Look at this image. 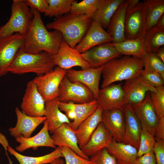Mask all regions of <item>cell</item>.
Returning a JSON list of instances; mask_svg holds the SVG:
<instances>
[{
	"label": "cell",
	"instance_id": "obj_35",
	"mask_svg": "<svg viewBox=\"0 0 164 164\" xmlns=\"http://www.w3.org/2000/svg\"><path fill=\"white\" fill-rule=\"evenodd\" d=\"M49 4L45 16L56 18L70 12L71 5L75 0H47Z\"/></svg>",
	"mask_w": 164,
	"mask_h": 164
},
{
	"label": "cell",
	"instance_id": "obj_10",
	"mask_svg": "<svg viewBox=\"0 0 164 164\" xmlns=\"http://www.w3.org/2000/svg\"><path fill=\"white\" fill-rule=\"evenodd\" d=\"M45 102L32 80L26 84L20 107L22 111L29 116H44Z\"/></svg>",
	"mask_w": 164,
	"mask_h": 164
},
{
	"label": "cell",
	"instance_id": "obj_34",
	"mask_svg": "<svg viewBox=\"0 0 164 164\" xmlns=\"http://www.w3.org/2000/svg\"><path fill=\"white\" fill-rule=\"evenodd\" d=\"M101 0H75L72 4L70 13L77 15H85L92 18Z\"/></svg>",
	"mask_w": 164,
	"mask_h": 164
},
{
	"label": "cell",
	"instance_id": "obj_9",
	"mask_svg": "<svg viewBox=\"0 0 164 164\" xmlns=\"http://www.w3.org/2000/svg\"><path fill=\"white\" fill-rule=\"evenodd\" d=\"M24 42L25 36L19 33L0 39V77L9 72L10 66Z\"/></svg>",
	"mask_w": 164,
	"mask_h": 164
},
{
	"label": "cell",
	"instance_id": "obj_28",
	"mask_svg": "<svg viewBox=\"0 0 164 164\" xmlns=\"http://www.w3.org/2000/svg\"><path fill=\"white\" fill-rule=\"evenodd\" d=\"M124 0H101L94 12L93 20L107 29L110 20L120 4Z\"/></svg>",
	"mask_w": 164,
	"mask_h": 164
},
{
	"label": "cell",
	"instance_id": "obj_25",
	"mask_svg": "<svg viewBox=\"0 0 164 164\" xmlns=\"http://www.w3.org/2000/svg\"><path fill=\"white\" fill-rule=\"evenodd\" d=\"M102 111V109L98 106L94 112L83 121L74 131L81 149L87 143L98 124L101 121Z\"/></svg>",
	"mask_w": 164,
	"mask_h": 164
},
{
	"label": "cell",
	"instance_id": "obj_36",
	"mask_svg": "<svg viewBox=\"0 0 164 164\" xmlns=\"http://www.w3.org/2000/svg\"><path fill=\"white\" fill-rule=\"evenodd\" d=\"M137 157L152 151L155 142L153 135L149 132L144 126H142Z\"/></svg>",
	"mask_w": 164,
	"mask_h": 164
},
{
	"label": "cell",
	"instance_id": "obj_47",
	"mask_svg": "<svg viewBox=\"0 0 164 164\" xmlns=\"http://www.w3.org/2000/svg\"><path fill=\"white\" fill-rule=\"evenodd\" d=\"M152 53L164 62V46L160 47Z\"/></svg>",
	"mask_w": 164,
	"mask_h": 164
},
{
	"label": "cell",
	"instance_id": "obj_13",
	"mask_svg": "<svg viewBox=\"0 0 164 164\" xmlns=\"http://www.w3.org/2000/svg\"><path fill=\"white\" fill-rule=\"evenodd\" d=\"M97 100L103 111L122 109L125 104L124 91L120 84H111L100 89Z\"/></svg>",
	"mask_w": 164,
	"mask_h": 164
},
{
	"label": "cell",
	"instance_id": "obj_16",
	"mask_svg": "<svg viewBox=\"0 0 164 164\" xmlns=\"http://www.w3.org/2000/svg\"><path fill=\"white\" fill-rule=\"evenodd\" d=\"M113 39L98 23L93 20L87 33L74 47L80 53L104 43H111Z\"/></svg>",
	"mask_w": 164,
	"mask_h": 164
},
{
	"label": "cell",
	"instance_id": "obj_43",
	"mask_svg": "<svg viewBox=\"0 0 164 164\" xmlns=\"http://www.w3.org/2000/svg\"><path fill=\"white\" fill-rule=\"evenodd\" d=\"M30 7L37 9L40 13H45L48 11L49 4L47 0H24Z\"/></svg>",
	"mask_w": 164,
	"mask_h": 164
},
{
	"label": "cell",
	"instance_id": "obj_14",
	"mask_svg": "<svg viewBox=\"0 0 164 164\" xmlns=\"http://www.w3.org/2000/svg\"><path fill=\"white\" fill-rule=\"evenodd\" d=\"M125 121V130L123 142L138 150L142 127L131 104H125L122 108Z\"/></svg>",
	"mask_w": 164,
	"mask_h": 164
},
{
	"label": "cell",
	"instance_id": "obj_27",
	"mask_svg": "<svg viewBox=\"0 0 164 164\" xmlns=\"http://www.w3.org/2000/svg\"><path fill=\"white\" fill-rule=\"evenodd\" d=\"M118 164H133L137 157L138 150L134 147L113 140L107 148Z\"/></svg>",
	"mask_w": 164,
	"mask_h": 164
},
{
	"label": "cell",
	"instance_id": "obj_7",
	"mask_svg": "<svg viewBox=\"0 0 164 164\" xmlns=\"http://www.w3.org/2000/svg\"><path fill=\"white\" fill-rule=\"evenodd\" d=\"M146 12L143 2L139 1L133 8L127 11L125 28L126 40L144 38L147 30Z\"/></svg>",
	"mask_w": 164,
	"mask_h": 164
},
{
	"label": "cell",
	"instance_id": "obj_46",
	"mask_svg": "<svg viewBox=\"0 0 164 164\" xmlns=\"http://www.w3.org/2000/svg\"><path fill=\"white\" fill-rule=\"evenodd\" d=\"M0 143L2 145L5 150V154L8 159L9 164H12V162L8 155L7 152L8 148L10 145L6 137L0 132Z\"/></svg>",
	"mask_w": 164,
	"mask_h": 164
},
{
	"label": "cell",
	"instance_id": "obj_22",
	"mask_svg": "<svg viewBox=\"0 0 164 164\" xmlns=\"http://www.w3.org/2000/svg\"><path fill=\"white\" fill-rule=\"evenodd\" d=\"M113 140L111 135L101 121L81 150L87 157H91L103 148H107Z\"/></svg>",
	"mask_w": 164,
	"mask_h": 164
},
{
	"label": "cell",
	"instance_id": "obj_17",
	"mask_svg": "<svg viewBox=\"0 0 164 164\" xmlns=\"http://www.w3.org/2000/svg\"><path fill=\"white\" fill-rule=\"evenodd\" d=\"M122 87L124 91L125 103L131 105L141 102L144 100L148 92L157 91L156 88L145 83L140 75L125 81Z\"/></svg>",
	"mask_w": 164,
	"mask_h": 164
},
{
	"label": "cell",
	"instance_id": "obj_1",
	"mask_svg": "<svg viewBox=\"0 0 164 164\" xmlns=\"http://www.w3.org/2000/svg\"><path fill=\"white\" fill-rule=\"evenodd\" d=\"M30 8L33 17L25 36L24 50L31 54L46 52L51 55L56 54L63 40L62 34L55 30L49 31L43 23L40 13L34 8Z\"/></svg>",
	"mask_w": 164,
	"mask_h": 164
},
{
	"label": "cell",
	"instance_id": "obj_49",
	"mask_svg": "<svg viewBox=\"0 0 164 164\" xmlns=\"http://www.w3.org/2000/svg\"><path fill=\"white\" fill-rule=\"evenodd\" d=\"M139 2V0H128L127 11L130 10L133 8Z\"/></svg>",
	"mask_w": 164,
	"mask_h": 164
},
{
	"label": "cell",
	"instance_id": "obj_4",
	"mask_svg": "<svg viewBox=\"0 0 164 164\" xmlns=\"http://www.w3.org/2000/svg\"><path fill=\"white\" fill-rule=\"evenodd\" d=\"M23 47L18 51L9 69V72L17 74L33 73L39 76L52 70L56 66L52 55L48 53H28Z\"/></svg>",
	"mask_w": 164,
	"mask_h": 164
},
{
	"label": "cell",
	"instance_id": "obj_40",
	"mask_svg": "<svg viewBox=\"0 0 164 164\" xmlns=\"http://www.w3.org/2000/svg\"><path fill=\"white\" fill-rule=\"evenodd\" d=\"M59 147L66 164H91L90 160L82 158L70 148L65 146Z\"/></svg>",
	"mask_w": 164,
	"mask_h": 164
},
{
	"label": "cell",
	"instance_id": "obj_8",
	"mask_svg": "<svg viewBox=\"0 0 164 164\" xmlns=\"http://www.w3.org/2000/svg\"><path fill=\"white\" fill-rule=\"evenodd\" d=\"M58 98L60 102L78 104L87 103L96 99L87 87L80 82H70L66 75L60 84Z\"/></svg>",
	"mask_w": 164,
	"mask_h": 164
},
{
	"label": "cell",
	"instance_id": "obj_45",
	"mask_svg": "<svg viewBox=\"0 0 164 164\" xmlns=\"http://www.w3.org/2000/svg\"><path fill=\"white\" fill-rule=\"evenodd\" d=\"M154 137L155 140H164V117L159 118L155 130Z\"/></svg>",
	"mask_w": 164,
	"mask_h": 164
},
{
	"label": "cell",
	"instance_id": "obj_32",
	"mask_svg": "<svg viewBox=\"0 0 164 164\" xmlns=\"http://www.w3.org/2000/svg\"><path fill=\"white\" fill-rule=\"evenodd\" d=\"M143 2L146 8L147 30L155 26L158 20L164 14V0H146Z\"/></svg>",
	"mask_w": 164,
	"mask_h": 164
},
{
	"label": "cell",
	"instance_id": "obj_39",
	"mask_svg": "<svg viewBox=\"0 0 164 164\" xmlns=\"http://www.w3.org/2000/svg\"><path fill=\"white\" fill-rule=\"evenodd\" d=\"M140 76L147 84L157 88L164 86V79L159 73L144 67Z\"/></svg>",
	"mask_w": 164,
	"mask_h": 164
},
{
	"label": "cell",
	"instance_id": "obj_30",
	"mask_svg": "<svg viewBox=\"0 0 164 164\" xmlns=\"http://www.w3.org/2000/svg\"><path fill=\"white\" fill-rule=\"evenodd\" d=\"M8 151L16 158L20 164H47L51 163L60 157L63 158L60 148L58 146L54 151L45 155L32 157L22 155L9 146Z\"/></svg>",
	"mask_w": 164,
	"mask_h": 164
},
{
	"label": "cell",
	"instance_id": "obj_38",
	"mask_svg": "<svg viewBox=\"0 0 164 164\" xmlns=\"http://www.w3.org/2000/svg\"><path fill=\"white\" fill-rule=\"evenodd\" d=\"M157 92L150 91L151 101L159 118L164 117V87L156 88Z\"/></svg>",
	"mask_w": 164,
	"mask_h": 164
},
{
	"label": "cell",
	"instance_id": "obj_50",
	"mask_svg": "<svg viewBox=\"0 0 164 164\" xmlns=\"http://www.w3.org/2000/svg\"><path fill=\"white\" fill-rule=\"evenodd\" d=\"M50 164H65V162L62 158L60 157L57 158Z\"/></svg>",
	"mask_w": 164,
	"mask_h": 164
},
{
	"label": "cell",
	"instance_id": "obj_12",
	"mask_svg": "<svg viewBox=\"0 0 164 164\" xmlns=\"http://www.w3.org/2000/svg\"><path fill=\"white\" fill-rule=\"evenodd\" d=\"M81 53L83 58L94 68L102 67L113 59L121 56L111 43L95 46Z\"/></svg>",
	"mask_w": 164,
	"mask_h": 164
},
{
	"label": "cell",
	"instance_id": "obj_33",
	"mask_svg": "<svg viewBox=\"0 0 164 164\" xmlns=\"http://www.w3.org/2000/svg\"><path fill=\"white\" fill-rule=\"evenodd\" d=\"M143 39L145 52H153L164 46V30L154 26L147 30Z\"/></svg>",
	"mask_w": 164,
	"mask_h": 164
},
{
	"label": "cell",
	"instance_id": "obj_2",
	"mask_svg": "<svg viewBox=\"0 0 164 164\" xmlns=\"http://www.w3.org/2000/svg\"><path fill=\"white\" fill-rule=\"evenodd\" d=\"M92 21V18L88 16L70 12L56 18L46 27L48 30L60 32L66 43L74 48L87 33Z\"/></svg>",
	"mask_w": 164,
	"mask_h": 164
},
{
	"label": "cell",
	"instance_id": "obj_21",
	"mask_svg": "<svg viewBox=\"0 0 164 164\" xmlns=\"http://www.w3.org/2000/svg\"><path fill=\"white\" fill-rule=\"evenodd\" d=\"M51 137L55 146L68 147L82 158L90 160L80 148L74 131L69 124H63L54 131Z\"/></svg>",
	"mask_w": 164,
	"mask_h": 164
},
{
	"label": "cell",
	"instance_id": "obj_23",
	"mask_svg": "<svg viewBox=\"0 0 164 164\" xmlns=\"http://www.w3.org/2000/svg\"><path fill=\"white\" fill-rule=\"evenodd\" d=\"M43 123L44 125L41 129L34 136L25 138L20 135L15 138L16 141L19 143V145L15 147L17 152H22L30 148L35 150L40 146L53 148L56 147L53 139L49 135L47 121L45 120Z\"/></svg>",
	"mask_w": 164,
	"mask_h": 164
},
{
	"label": "cell",
	"instance_id": "obj_44",
	"mask_svg": "<svg viewBox=\"0 0 164 164\" xmlns=\"http://www.w3.org/2000/svg\"><path fill=\"white\" fill-rule=\"evenodd\" d=\"M133 164H157L153 152L152 151L137 157Z\"/></svg>",
	"mask_w": 164,
	"mask_h": 164
},
{
	"label": "cell",
	"instance_id": "obj_6",
	"mask_svg": "<svg viewBox=\"0 0 164 164\" xmlns=\"http://www.w3.org/2000/svg\"><path fill=\"white\" fill-rule=\"evenodd\" d=\"M66 73L67 70L57 66L52 70L33 79L45 102L58 97L60 86Z\"/></svg>",
	"mask_w": 164,
	"mask_h": 164
},
{
	"label": "cell",
	"instance_id": "obj_48",
	"mask_svg": "<svg viewBox=\"0 0 164 164\" xmlns=\"http://www.w3.org/2000/svg\"><path fill=\"white\" fill-rule=\"evenodd\" d=\"M155 27L159 29L164 30V14L158 20Z\"/></svg>",
	"mask_w": 164,
	"mask_h": 164
},
{
	"label": "cell",
	"instance_id": "obj_5",
	"mask_svg": "<svg viewBox=\"0 0 164 164\" xmlns=\"http://www.w3.org/2000/svg\"><path fill=\"white\" fill-rule=\"evenodd\" d=\"M8 21L0 27V39L19 33H27L33 15L24 0H13Z\"/></svg>",
	"mask_w": 164,
	"mask_h": 164
},
{
	"label": "cell",
	"instance_id": "obj_20",
	"mask_svg": "<svg viewBox=\"0 0 164 164\" xmlns=\"http://www.w3.org/2000/svg\"><path fill=\"white\" fill-rule=\"evenodd\" d=\"M101 122L113 139L123 142L125 130V121L122 109L103 111Z\"/></svg>",
	"mask_w": 164,
	"mask_h": 164
},
{
	"label": "cell",
	"instance_id": "obj_15",
	"mask_svg": "<svg viewBox=\"0 0 164 164\" xmlns=\"http://www.w3.org/2000/svg\"><path fill=\"white\" fill-rule=\"evenodd\" d=\"M102 67H91L81 70L71 69L67 70L66 76L70 82H80L87 87L92 92L96 99L100 90L99 84Z\"/></svg>",
	"mask_w": 164,
	"mask_h": 164
},
{
	"label": "cell",
	"instance_id": "obj_19",
	"mask_svg": "<svg viewBox=\"0 0 164 164\" xmlns=\"http://www.w3.org/2000/svg\"><path fill=\"white\" fill-rule=\"evenodd\" d=\"M15 111L17 121L15 126L9 128L11 135L15 138L20 135L25 138L30 137L32 133L46 119L45 116L33 117L27 115L17 107Z\"/></svg>",
	"mask_w": 164,
	"mask_h": 164
},
{
	"label": "cell",
	"instance_id": "obj_42",
	"mask_svg": "<svg viewBox=\"0 0 164 164\" xmlns=\"http://www.w3.org/2000/svg\"><path fill=\"white\" fill-rule=\"evenodd\" d=\"M157 164H164V140H155L152 149Z\"/></svg>",
	"mask_w": 164,
	"mask_h": 164
},
{
	"label": "cell",
	"instance_id": "obj_31",
	"mask_svg": "<svg viewBox=\"0 0 164 164\" xmlns=\"http://www.w3.org/2000/svg\"><path fill=\"white\" fill-rule=\"evenodd\" d=\"M69 102L75 116L73 121L69 124L74 131L83 121L93 114L98 107L96 99L90 102L82 104Z\"/></svg>",
	"mask_w": 164,
	"mask_h": 164
},
{
	"label": "cell",
	"instance_id": "obj_29",
	"mask_svg": "<svg viewBox=\"0 0 164 164\" xmlns=\"http://www.w3.org/2000/svg\"><path fill=\"white\" fill-rule=\"evenodd\" d=\"M143 38H138L111 43L121 55L129 56L143 60L146 53L144 49Z\"/></svg>",
	"mask_w": 164,
	"mask_h": 164
},
{
	"label": "cell",
	"instance_id": "obj_3",
	"mask_svg": "<svg viewBox=\"0 0 164 164\" xmlns=\"http://www.w3.org/2000/svg\"><path fill=\"white\" fill-rule=\"evenodd\" d=\"M143 60L129 56L113 59L102 67L101 88L113 83L128 80L140 75L144 69Z\"/></svg>",
	"mask_w": 164,
	"mask_h": 164
},
{
	"label": "cell",
	"instance_id": "obj_11",
	"mask_svg": "<svg viewBox=\"0 0 164 164\" xmlns=\"http://www.w3.org/2000/svg\"><path fill=\"white\" fill-rule=\"evenodd\" d=\"M52 56L56 66L66 70L76 66L80 67L81 70L91 67L81 53L70 46L63 40L57 53Z\"/></svg>",
	"mask_w": 164,
	"mask_h": 164
},
{
	"label": "cell",
	"instance_id": "obj_18",
	"mask_svg": "<svg viewBox=\"0 0 164 164\" xmlns=\"http://www.w3.org/2000/svg\"><path fill=\"white\" fill-rule=\"evenodd\" d=\"M138 118L141 126L154 136L155 130L159 118L151 101L149 92L141 102L131 105Z\"/></svg>",
	"mask_w": 164,
	"mask_h": 164
},
{
	"label": "cell",
	"instance_id": "obj_37",
	"mask_svg": "<svg viewBox=\"0 0 164 164\" xmlns=\"http://www.w3.org/2000/svg\"><path fill=\"white\" fill-rule=\"evenodd\" d=\"M143 60L144 67L159 73L164 79V62L152 52L146 53Z\"/></svg>",
	"mask_w": 164,
	"mask_h": 164
},
{
	"label": "cell",
	"instance_id": "obj_41",
	"mask_svg": "<svg viewBox=\"0 0 164 164\" xmlns=\"http://www.w3.org/2000/svg\"><path fill=\"white\" fill-rule=\"evenodd\" d=\"M90 161L91 164H118L116 159L109 153L107 148H103L91 157Z\"/></svg>",
	"mask_w": 164,
	"mask_h": 164
},
{
	"label": "cell",
	"instance_id": "obj_24",
	"mask_svg": "<svg viewBox=\"0 0 164 164\" xmlns=\"http://www.w3.org/2000/svg\"><path fill=\"white\" fill-rule=\"evenodd\" d=\"M128 0H124L119 5L111 17L107 32L113 39L111 43L126 40L125 34V21Z\"/></svg>",
	"mask_w": 164,
	"mask_h": 164
},
{
	"label": "cell",
	"instance_id": "obj_26",
	"mask_svg": "<svg viewBox=\"0 0 164 164\" xmlns=\"http://www.w3.org/2000/svg\"><path fill=\"white\" fill-rule=\"evenodd\" d=\"M58 97L45 102L44 116L47 121L49 131L53 134L63 124L71 122L66 115L63 114L58 107Z\"/></svg>",
	"mask_w": 164,
	"mask_h": 164
}]
</instances>
